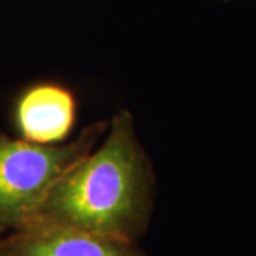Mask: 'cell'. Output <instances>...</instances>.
<instances>
[{"label": "cell", "mask_w": 256, "mask_h": 256, "mask_svg": "<svg viewBox=\"0 0 256 256\" xmlns=\"http://www.w3.org/2000/svg\"><path fill=\"white\" fill-rule=\"evenodd\" d=\"M0 256H148L138 244L34 220L0 238Z\"/></svg>", "instance_id": "3"}, {"label": "cell", "mask_w": 256, "mask_h": 256, "mask_svg": "<svg viewBox=\"0 0 256 256\" xmlns=\"http://www.w3.org/2000/svg\"><path fill=\"white\" fill-rule=\"evenodd\" d=\"M108 128L97 121L70 142L40 146L0 131V234L34 222L48 192L76 162L97 146Z\"/></svg>", "instance_id": "2"}, {"label": "cell", "mask_w": 256, "mask_h": 256, "mask_svg": "<svg viewBox=\"0 0 256 256\" xmlns=\"http://www.w3.org/2000/svg\"><path fill=\"white\" fill-rule=\"evenodd\" d=\"M156 180L131 111H118L97 146L48 192L36 220L138 244L150 226Z\"/></svg>", "instance_id": "1"}, {"label": "cell", "mask_w": 256, "mask_h": 256, "mask_svg": "<svg viewBox=\"0 0 256 256\" xmlns=\"http://www.w3.org/2000/svg\"><path fill=\"white\" fill-rule=\"evenodd\" d=\"M77 121V100L63 84L38 82L26 86L12 104V122L22 140L40 144H63Z\"/></svg>", "instance_id": "4"}, {"label": "cell", "mask_w": 256, "mask_h": 256, "mask_svg": "<svg viewBox=\"0 0 256 256\" xmlns=\"http://www.w3.org/2000/svg\"><path fill=\"white\" fill-rule=\"evenodd\" d=\"M225 2H229V0H225Z\"/></svg>", "instance_id": "5"}]
</instances>
